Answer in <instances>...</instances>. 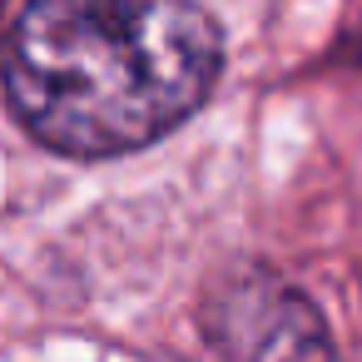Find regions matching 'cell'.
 <instances>
[{
	"label": "cell",
	"mask_w": 362,
	"mask_h": 362,
	"mask_svg": "<svg viewBox=\"0 0 362 362\" xmlns=\"http://www.w3.org/2000/svg\"><path fill=\"white\" fill-rule=\"evenodd\" d=\"M218 65V25L194 0H30L0 75L40 144L110 159L184 124Z\"/></svg>",
	"instance_id": "1"
},
{
	"label": "cell",
	"mask_w": 362,
	"mask_h": 362,
	"mask_svg": "<svg viewBox=\"0 0 362 362\" xmlns=\"http://www.w3.org/2000/svg\"><path fill=\"white\" fill-rule=\"evenodd\" d=\"M204 327L223 352H243V357L327 352V332L317 313L273 278H233L228 288H218Z\"/></svg>",
	"instance_id": "2"
}]
</instances>
